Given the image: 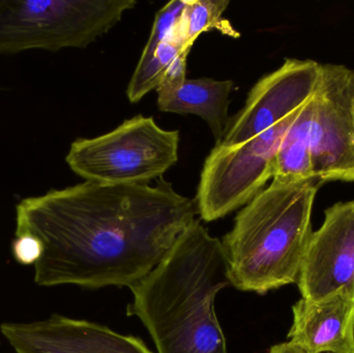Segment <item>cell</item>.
Instances as JSON below:
<instances>
[{
    "label": "cell",
    "mask_w": 354,
    "mask_h": 353,
    "mask_svg": "<svg viewBox=\"0 0 354 353\" xmlns=\"http://www.w3.org/2000/svg\"><path fill=\"white\" fill-rule=\"evenodd\" d=\"M136 4L134 0H0V54L87 47Z\"/></svg>",
    "instance_id": "277c9868"
},
{
    "label": "cell",
    "mask_w": 354,
    "mask_h": 353,
    "mask_svg": "<svg viewBox=\"0 0 354 353\" xmlns=\"http://www.w3.org/2000/svg\"><path fill=\"white\" fill-rule=\"evenodd\" d=\"M0 333L16 353H153L139 338L57 314L35 323H2Z\"/></svg>",
    "instance_id": "30bf717a"
},
{
    "label": "cell",
    "mask_w": 354,
    "mask_h": 353,
    "mask_svg": "<svg viewBox=\"0 0 354 353\" xmlns=\"http://www.w3.org/2000/svg\"><path fill=\"white\" fill-rule=\"evenodd\" d=\"M179 133L160 128L151 117L135 116L95 138L71 144L66 162L86 182L147 184L178 161Z\"/></svg>",
    "instance_id": "5b68a950"
},
{
    "label": "cell",
    "mask_w": 354,
    "mask_h": 353,
    "mask_svg": "<svg viewBox=\"0 0 354 353\" xmlns=\"http://www.w3.org/2000/svg\"><path fill=\"white\" fill-rule=\"evenodd\" d=\"M320 75L318 62L287 58L278 70L256 83L218 145L236 146L299 111L317 90Z\"/></svg>",
    "instance_id": "ba28073f"
},
{
    "label": "cell",
    "mask_w": 354,
    "mask_h": 353,
    "mask_svg": "<svg viewBox=\"0 0 354 353\" xmlns=\"http://www.w3.org/2000/svg\"><path fill=\"white\" fill-rule=\"evenodd\" d=\"M313 108L314 95L304 105L285 133L277 153L272 180L292 182L315 178L310 155V128Z\"/></svg>",
    "instance_id": "4fadbf2b"
},
{
    "label": "cell",
    "mask_w": 354,
    "mask_h": 353,
    "mask_svg": "<svg viewBox=\"0 0 354 353\" xmlns=\"http://www.w3.org/2000/svg\"><path fill=\"white\" fill-rule=\"evenodd\" d=\"M229 285L222 242L195 220L166 258L130 288L127 314L140 319L158 353H227L214 302Z\"/></svg>",
    "instance_id": "7a4b0ae2"
},
{
    "label": "cell",
    "mask_w": 354,
    "mask_h": 353,
    "mask_svg": "<svg viewBox=\"0 0 354 353\" xmlns=\"http://www.w3.org/2000/svg\"><path fill=\"white\" fill-rule=\"evenodd\" d=\"M183 52L189 51L183 49L176 41L167 39L158 46L153 55L140 58L127 91L129 99L132 103H137L149 91L158 89L166 70Z\"/></svg>",
    "instance_id": "9a60e30c"
},
{
    "label": "cell",
    "mask_w": 354,
    "mask_h": 353,
    "mask_svg": "<svg viewBox=\"0 0 354 353\" xmlns=\"http://www.w3.org/2000/svg\"><path fill=\"white\" fill-rule=\"evenodd\" d=\"M297 283L307 300L344 288L354 294V200L326 209L324 223L310 236Z\"/></svg>",
    "instance_id": "9c48e42d"
},
{
    "label": "cell",
    "mask_w": 354,
    "mask_h": 353,
    "mask_svg": "<svg viewBox=\"0 0 354 353\" xmlns=\"http://www.w3.org/2000/svg\"><path fill=\"white\" fill-rule=\"evenodd\" d=\"M43 244L32 234L16 236L12 242V257L22 265H35L43 254Z\"/></svg>",
    "instance_id": "e0dca14e"
},
{
    "label": "cell",
    "mask_w": 354,
    "mask_h": 353,
    "mask_svg": "<svg viewBox=\"0 0 354 353\" xmlns=\"http://www.w3.org/2000/svg\"><path fill=\"white\" fill-rule=\"evenodd\" d=\"M290 343L305 353H354V294L341 289L292 307Z\"/></svg>",
    "instance_id": "8fae6325"
},
{
    "label": "cell",
    "mask_w": 354,
    "mask_h": 353,
    "mask_svg": "<svg viewBox=\"0 0 354 353\" xmlns=\"http://www.w3.org/2000/svg\"><path fill=\"white\" fill-rule=\"evenodd\" d=\"M197 213L163 178L156 186L85 182L22 199L15 236L43 244L33 265L39 286L131 288L166 258Z\"/></svg>",
    "instance_id": "6da1fadb"
},
{
    "label": "cell",
    "mask_w": 354,
    "mask_h": 353,
    "mask_svg": "<svg viewBox=\"0 0 354 353\" xmlns=\"http://www.w3.org/2000/svg\"><path fill=\"white\" fill-rule=\"evenodd\" d=\"M187 55H189V52H183L180 55L177 56L174 61L170 64L168 70H166L163 80L158 88L176 87L185 82V74H187Z\"/></svg>",
    "instance_id": "ac0fdd59"
},
{
    "label": "cell",
    "mask_w": 354,
    "mask_h": 353,
    "mask_svg": "<svg viewBox=\"0 0 354 353\" xmlns=\"http://www.w3.org/2000/svg\"><path fill=\"white\" fill-rule=\"evenodd\" d=\"M301 109L241 144L216 145L212 149L198 187L197 209L202 220L212 222L224 218L261 192L268 180L274 178L279 147Z\"/></svg>",
    "instance_id": "8992f818"
},
{
    "label": "cell",
    "mask_w": 354,
    "mask_h": 353,
    "mask_svg": "<svg viewBox=\"0 0 354 353\" xmlns=\"http://www.w3.org/2000/svg\"><path fill=\"white\" fill-rule=\"evenodd\" d=\"M313 176L354 182V70L322 64L310 128Z\"/></svg>",
    "instance_id": "52a82bcc"
},
{
    "label": "cell",
    "mask_w": 354,
    "mask_h": 353,
    "mask_svg": "<svg viewBox=\"0 0 354 353\" xmlns=\"http://www.w3.org/2000/svg\"><path fill=\"white\" fill-rule=\"evenodd\" d=\"M322 184L272 180L239 211L222 240L233 287L266 294L297 283Z\"/></svg>",
    "instance_id": "3957f363"
},
{
    "label": "cell",
    "mask_w": 354,
    "mask_h": 353,
    "mask_svg": "<svg viewBox=\"0 0 354 353\" xmlns=\"http://www.w3.org/2000/svg\"><path fill=\"white\" fill-rule=\"evenodd\" d=\"M185 4V0H174V1L166 4L158 12L153 29H151V37L143 49L141 58H147L153 55L158 46L163 43L164 41H167V39L174 41L177 23L180 18Z\"/></svg>",
    "instance_id": "2e32d148"
},
{
    "label": "cell",
    "mask_w": 354,
    "mask_h": 353,
    "mask_svg": "<svg viewBox=\"0 0 354 353\" xmlns=\"http://www.w3.org/2000/svg\"><path fill=\"white\" fill-rule=\"evenodd\" d=\"M232 81L214 79H185L176 87L158 88V107L161 111L177 114H194L207 122L220 144L228 131V109Z\"/></svg>",
    "instance_id": "7c38bea8"
},
{
    "label": "cell",
    "mask_w": 354,
    "mask_h": 353,
    "mask_svg": "<svg viewBox=\"0 0 354 353\" xmlns=\"http://www.w3.org/2000/svg\"><path fill=\"white\" fill-rule=\"evenodd\" d=\"M228 6L225 0H185L174 41L189 51L201 33L212 29L233 39L239 37V31L223 17Z\"/></svg>",
    "instance_id": "5bb4252c"
},
{
    "label": "cell",
    "mask_w": 354,
    "mask_h": 353,
    "mask_svg": "<svg viewBox=\"0 0 354 353\" xmlns=\"http://www.w3.org/2000/svg\"><path fill=\"white\" fill-rule=\"evenodd\" d=\"M268 353H305L303 350H299L297 346L293 345L290 342H285V343L277 344L270 348Z\"/></svg>",
    "instance_id": "d6986e66"
}]
</instances>
